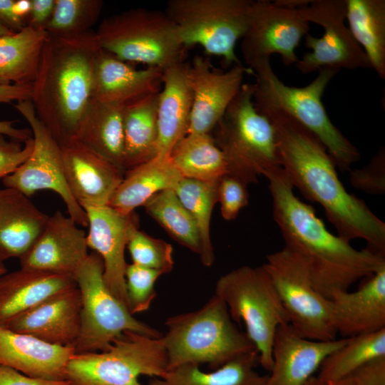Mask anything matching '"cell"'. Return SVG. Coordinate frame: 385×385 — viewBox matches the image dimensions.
<instances>
[{
    "instance_id": "23",
    "label": "cell",
    "mask_w": 385,
    "mask_h": 385,
    "mask_svg": "<svg viewBox=\"0 0 385 385\" xmlns=\"http://www.w3.org/2000/svg\"><path fill=\"white\" fill-rule=\"evenodd\" d=\"M74 354L73 347L51 344L0 326V365L26 376L66 381V367Z\"/></svg>"
},
{
    "instance_id": "19",
    "label": "cell",
    "mask_w": 385,
    "mask_h": 385,
    "mask_svg": "<svg viewBox=\"0 0 385 385\" xmlns=\"http://www.w3.org/2000/svg\"><path fill=\"white\" fill-rule=\"evenodd\" d=\"M68 187L83 207L108 205L125 171L77 139L61 145Z\"/></svg>"
},
{
    "instance_id": "48",
    "label": "cell",
    "mask_w": 385,
    "mask_h": 385,
    "mask_svg": "<svg viewBox=\"0 0 385 385\" xmlns=\"http://www.w3.org/2000/svg\"><path fill=\"white\" fill-rule=\"evenodd\" d=\"M33 83L0 85V103L31 101Z\"/></svg>"
},
{
    "instance_id": "28",
    "label": "cell",
    "mask_w": 385,
    "mask_h": 385,
    "mask_svg": "<svg viewBox=\"0 0 385 385\" xmlns=\"http://www.w3.org/2000/svg\"><path fill=\"white\" fill-rule=\"evenodd\" d=\"M183 178L170 156L153 159L125 170L108 205L127 215L160 192L175 188Z\"/></svg>"
},
{
    "instance_id": "8",
    "label": "cell",
    "mask_w": 385,
    "mask_h": 385,
    "mask_svg": "<svg viewBox=\"0 0 385 385\" xmlns=\"http://www.w3.org/2000/svg\"><path fill=\"white\" fill-rule=\"evenodd\" d=\"M95 34L103 49L129 63L163 70L183 61L186 48L165 11L130 9L104 19Z\"/></svg>"
},
{
    "instance_id": "46",
    "label": "cell",
    "mask_w": 385,
    "mask_h": 385,
    "mask_svg": "<svg viewBox=\"0 0 385 385\" xmlns=\"http://www.w3.org/2000/svg\"><path fill=\"white\" fill-rule=\"evenodd\" d=\"M0 385H69L66 381L48 380L26 376L14 369L0 365Z\"/></svg>"
},
{
    "instance_id": "25",
    "label": "cell",
    "mask_w": 385,
    "mask_h": 385,
    "mask_svg": "<svg viewBox=\"0 0 385 385\" xmlns=\"http://www.w3.org/2000/svg\"><path fill=\"white\" fill-rule=\"evenodd\" d=\"M163 69H137L111 53L101 49L96 61L92 98L101 102L125 103L133 99L158 93Z\"/></svg>"
},
{
    "instance_id": "7",
    "label": "cell",
    "mask_w": 385,
    "mask_h": 385,
    "mask_svg": "<svg viewBox=\"0 0 385 385\" xmlns=\"http://www.w3.org/2000/svg\"><path fill=\"white\" fill-rule=\"evenodd\" d=\"M215 294L225 302L234 322L244 323L259 364L270 372L275 334L289 319L264 267L245 265L225 273L217 280Z\"/></svg>"
},
{
    "instance_id": "33",
    "label": "cell",
    "mask_w": 385,
    "mask_h": 385,
    "mask_svg": "<svg viewBox=\"0 0 385 385\" xmlns=\"http://www.w3.org/2000/svg\"><path fill=\"white\" fill-rule=\"evenodd\" d=\"M349 29L371 68L385 79V1L345 0Z\"/></svg>"
},
{
    "instance_id": "27",
    "label": "cell",
    "mask_w": 385,
    "mask_h": 385,
    "mask_svg": "<svg viewBox=\"0 0 385 385\" xmlns=\"http://www.w3.org/2000/svg\"><path fill=\"white\" fill-rule=\"evenodd\" d=\"M76 285L67 276L21 268L0 276V326L52 295Z\"/></svg>"
},
{
    "instance_id": "36",
    "label": "cell",
    "mask_w": 385,
    "mask_h": 385,
    "mask_svg": "<svg viewBox=\"0 0 385 385\" xmlns=\"http://www.w3.org/2000/svg\"><path fill=\"white\" fill-rule=\"evenodd\" d=\"M217 183L182 178L174 192L192 217L201 242L200 255L202 265L210 267L215 261L210 237V221L214 205L217 203Z\"/></svg>"
},
{
    "instance_id": "37",
    "label": "cell",
    "mask_w": 385,
    "mask_h": 385,
    "mask_svg": "<svg viewBox=\"0 0 385 385\" xmlns=\"http://www.w3.org/2000/svg\"><path fill=\"white\" fill-rule=\"evenodd\" d=\"M143 206L174 240L200 255L201 242L197 226L173 190L158 192Z\"/></svg>"
},
{
    "instance_id": "18",
    "label": "cell",
    "mask_w": 385,
    "mask_h": 385,
    "mask_svg": "<svg viewBox=\"0 0 385 385\" xmlns=\"http://www.w3.org/2000/svg\"><path fill=\"white\" fill-rule=\"evenodd\" d=\"M88 255L85 231L69 215L58 210L48 216L40 237L19 260L21 268L74 279Z\"/></svg>"
},
{
    "instance_id": "47",
    "label": "cell",
    "mask_w": 385,
    "mask_h": 385,
    "mask_svg": "<svg viewBox=\"0 0 385 385\" xmlns=\"http://www.w3.org/2000/svg\"><path fill=\"white\" fill-rule=\"evenodd\" d=\"M31 1L27 26L44 29L53 14L56 0H31Z\"/></svg>"
},
{
    "instance_id": "1",
    "label": "cell",
    "mask_w": 385,
    "mask_h": 385,
    "mask_svg": "<svg viewBox=\"0 0 385 385\" xmlns=\"http://www.w3.org/2000/svg\"><path fill=\"white\" fill-rule=\"evenodd\" d=\"M265 117L274 128L281 167L294 189L322 206L338 235L350 242L363 240L366 248L385 255V223L363 200L346 190L318 138L286 114Z\"/></svg>"
},
{
    "instance_id": "2",
    "label": "cell",
    "mask_w": 385,
    "mask_h": 385,
    "mask_svg": "<svg viewBox=\"0 0 385 385\" xmlns=\"http://www.w3.org/2000/svg\"><path fill=\"white\" fill-rule=\"evenodd\" d=\"M265 178L272 201V216L284 247L305 265L314 288L330 299L385 266V255L357 250L350 241L329 232L314 208L298 198L282 168Z\"/></svg>"
},
{
    "instance_id": "54",
    "label": "cell",
    "mask_w": 385,
    "mask_h": 385,
    "mask_svg": "<svg viewBox=\"0 0 385 385\" xmlns=\"http://www.w3.org/2000/svg\"><path fill=\"white\" fill-rule=\"evenodd\" d=\"M7 272V270L4 264V262L0 261V276Z\"/></svg>"
},
{
    "instance_id": "12",
    "label": "cell",
    "mask_w": 385,
    "mask_h": 385,
    "mask_svg": "<svg viewBox=\"0 0 385 385\" xmlns=\"http://www.w3.org/2000/svg\"><path fill=\"white\" fill-rule=\"evenodd\" d=\"M289 317L302 337L315 341L336 339L331 299L314 287L302 260L284 247L267 256L262 265Z\"/></svg>"
},
{
    "instance_id": "50",
    "label": "cell",
    "mask_w": 385,
    "mask_h": 385,
    "mask_svg": "<svg viewBox=\"0 0 385 385\" xmlns=\"http://www.w3.org/2000/svg\"><path fill=\"white\" fill-rule=\"evenodd\" d=\"M277 5L291 9H300L310 3L309 0H276L273 1Z\"/></svg>"
},
{
    "instance_id": "21",
    "label": "cell",
    "mask_w": 385,
    "mask_h": 385,
    "mask_svg": "<svg viewBox=\"0 0 385 385\" xmlns=\"http://www.w3.org/2000/svg\"><path fill=\"white\" fill-rule=\"evenodd\" d=\"M347 339L311 340L299 335L289 324L279 327L272 346V367L264 385H304Z\"/></svg>"
},
{
    "instance_id": "10",
    "label": "cell",
    "mask_w": 385,
    "mask_h": 385,
    "mask_svg": "<svg viewBox=\"0 0 385 385\" xmlns=\"http://www.w3.org/2000/svg\"><path fill=\"white\" fill-rule=\"evenodd\" d=\"M74 280L81 299V330L73 346L75 354L106 350L125 332L162 337L158 329L135 319L109 290L103 279L102 259L96 252L88 255Z\"/></svg>"
},
{
    "instance_id": "16",
    "label": "cell",
    "mask_w": 385,
    "mask_h": 385,
    "mask_svg": "<svg viewBox=\"0 0 385 385\" xmlns=\"http://www.w3.org/2000/svg\"><path fill=\"white\" fill-rule=\"evenodd\" d=\"M253 73L242 63L228 71L214 68L209 59L197 55L188 63L192 92V107L187 134H209L225 114L244 83L246 74Z\"/></svg>"
},
{
    "instance_id": "34",
    "label": "cell",
    "mask_w": 385,
    "mask_h": 385,
    "mask_svg": "<svg viewBox=\"0 0 385 385\" xmlns=\"http://www.w3.org/2000/svg\"><path fill=\"white\" fill-rule=\"evenodd\" d=\"M170 158L183 178L214 183L228 174L226 159L210 133L187 134Z\"/></svg>"
},
{
    "instance_id": "20",
    "label": "cell",
    "mask_w": 385,
    "mask_h": 385,
    "mask_svg": "<svg viewBox=\"0 0 385 385\" xmlns=\"http://www.w3.org/2000/svg\"><path fill=\"white\" fill-rule=\"evenodd\" d=\"M81 299L77 285L59 292L4 326L47 343L73 347L81 330Z\"/></svg>"
},
{
    "instance_id": "41",
    "label": "cell",
    "mask_w": 385,
    "mask_h": 385,
    "mask_svg": "<svg viewBox=\"0 0 385 385\" xmlns=\"http://www.w3.org/2000/svg\"><path fill=\"white\" fill-rule=\"evenodd\" d=\"M247 185L239 178L227 174L217 183V202L225 220L235 219L248 203Z\"/></svg>"
},
{
    "instance_id": "32",
    "label": "cell",
    "mask_w": 385,
    "mask_h": 385,
    "mask_svg": "<svg viewBox=\"0 0 385 385\" xmlns=\"http://www.w3.org/2000/svg\"><path fill=\"white\" fill-rule=\"evenodd\" d=\"M259 364L257 351L242 355L210 372L200 365L184 364L168 369L160 378H153L149 385H264L267 375L255 370Z\"/></svg>"
},
{
    "instance_id": "35",
    "label": "cell",
    "mask_w": 385,
    "mask_h": 385,
    "mask_svg": "<svg viewBox=\"0 0 385 385\" xmlns=\"http://www.w3.org/2000/svg\"><path fill=\"white\" fill-rule=\"evenodd\" d=\"M385 356V329L348 337L331 353L319 369L317 377L327 384L337 382L365 363Z\"/></svg>"
},
{
    "instance_id": "5",
    "label": "cell",
    "mask_w": 385,
    "mask_h": 385,
    "mask_svg": "<svg viewBox=\"0 0 385 385\" xmlns=\"http://www.w3.org/2000/svg\"><path fill=\"white\" fill-rule=\"evenodd\" d=\"M165 325L167 331L160 339L168 369L184 364H205L214 370L257 351L215 294L197 310L168 317Z\"/></svg>"
},
{
    "instance_id": "39",
    "label": "cell",
    "mask_w": 385,
    "mask_h": 385,
    "mask_svg": "<svg viewBox=\"0 0 385 385\" xmlns=\"http://www.w3.org/2000/svg\"><path fill=\"white\" fill-rule=\"evenodd\" d=\"M127 248L133 264L160 271L163 274L173 268L172 245L149 235L139 230V227L131 230Z\"/></svg>"
},
{
    "instance_id": "51",
    "label": "cell",
    "mask_w": 385,
    "mask_h": 385,
    "mask_svg": "<svg viewBox=\"0 0 385 385\" xmlns=\"http://www.w3.org/2000/svg\"><path fill=\"white\" fill-rule=\"evenodd\" d=\"M304 385H330L321 379L317 376H312Z\"/></svg>"
},
{
    "instance_id": "11",
    "label": "cell",
    "mask_w": 385,
    "mask_h": 385,
    "mask_svg": "<svg viewBox=\"0 0 385 385\" xmlns=\"http://www.w3.org/2000/svg\"><path fill=\"white\" fill-rule=\"evenodd\" d=\"M252 0H170L165 12L177 26L185 47L200 46L224 63L241 64L235 46L248 27Z\"/></svg>"
},
{
    "instance_id": "53",
    "label": "cell",
    "mask_w": 385,
    "mask_h": 385,
    "mask_svg": "<svg viewBox=\"0 0 385 385\" xmlns=\"http://www.w3.org/2000/svg\"><path fill=\"white\" fill-rule=\"evenodd\" d=\"M330 385H351L346 379H344Z\"/></svg>"
},
{
    "instance_id": "24",
    "label": "cell",
    "mask_w": 385,
    "mask_h": 385,
    "mask_svg": "<svg viewBox=\"0 0 385 385\" xmlns=\"http://www.w3.org/2000/svg\"><path fill=\"white\" fill-rule=\"evenodd\" d=\"M162 85L157 106L156 156L166 158L188 132L192 107L188 63L181 61L164 68Z\"/></svg>"
},
{
    "instance_id": "49",
    "label": "cell",
    "mask_w": 385,
    "mask_h": 385,
    "mask_svg": "<svg viewBox=\"0 0 385 385\" xmlns=\"http://www.w3.org/2000/svg\"><path fill=\"white\" fill-rule=\"evenodd\" d=\"M14 120H0V134L7 135L12 140L25 143L32 138L31 129L16 128L14 126Z\"/></svg>"
},
{
    "instance_id": "29",
    "label": "cell",
    "mask_w": 385,
    "mask_h": 385,
    "mask_svg": "<svg viewBox=\"0 0 385 385\" xmlns=\"http://www.w3.org/2000/svg\"><path fill=\"white\" fill-rule=\"evenodd\" d=\"M125 103L91 99L76 138L125 171L123 168Z\"/></svg>"
},
{
    "instance_id": "42",
    "label": "cell",
    "mask_w": 385,
    "mask_h": 385,
    "mask_svg": "<svg viewBox=\"0 0 385 385\" xmlns=\"http://www.w3.org/2000/svg\"><path fill=\"white\" fill-rule=\"evenodd\" d=\"M349 180L353 187L369 194L385 192V150L381 148L369 163L360 169L350 170Z\"/></svg>"
},
{
    "instance_id": "9",
    "label": "cell",
    "mask_w": 385,
    "mask_h": 385,
    "mask_svg": "<svg viewBox=\"0 0 385 385\" xmlns=\"http://www.w3.org/2000/svg\"><path fill=\"white\" fill-rule=\"evenodd\" d=\"M167 369L160 338L125 332L106 350L74 354L65 380L69 385H142L139 376L160 378Z\"/></svg>"
},
{
    "instance_id": "4",
    "label": "cell",
    "mask_w": 385,
    "mask_h": 385,
    "mask_svg": "<svg viewBox=\"0 0 385 385\" xmlns=\"http://www.w3.org/2000/svg\"><path fill=\"white\" fill-rule=\"evenodd\" d=\"M250 69L255 76L253 103L263 116L286 114L315 135L341 171H349L361 158L359 150L333 124L322 101L331 79L339 71H318L316 78L304 87L284 84L274 71L270 59L259 61Z\"/></svg>"
},
{
    "instance_id": "44",
    "label": "cell",
    "mask_w": 385,
    "mask_h": 385,
    "mask_svg": "<svg viewBox=\"0 0 385 385\" xmlns=\"http://www.w3.org/2000/svg\"><path fill=\"white\" fill-rule=\"evenodd\" d=\"M31 0H0V22L13 32L27 25Z\"/></svg>"
},
{
    "instance_id": "17",
    "label": "cell",
    "mask_w": 385,
    "mask_h": 385,
    "mask_svg": "<svg viewBox=\"0 0 385 385\" xmlns=\"http://www.w3.org/2000/svg\"><path fill=\"white\" fill-rule=\"evenodd\" d=\"M88 248L94 250L103 263V279L112 294L128 307L125 250L131 230L139 227L135 211L124 215L106 205H86Z\"/></svg>"
},
{
    "instance_id": "40",
    "label": "cell",
    "mask_w": 385,
    "mask_h": 385,
    "mask_svg": "<svg viewBox=\"0 0 385 385\" xmlns=\"http://www.w3.org/2000/svg\"><path fill=\"white\" fill-rule=\"evenodd\" d=\"M160 271L128 264L125 270V287L128 308L134 315L148 310L156 297L155 284L163 275Z\"/></svg>"
},
{
    "instance_id": "22",
    "label": "cell",
    "mask_w": 385,
    "mask_h": 385,
    "mask_svg": "<svg viewBox=\"0 0 385 385\" xmlns=\"http://www.w3.org/2000/svg\"><path fill=\"white\" fill-rule=\"evenodd\" d=\"M365 279L356 290L330 298L334 324L343 338L385 329V266Z\"/></svg>"
},
{
    "instance_id": "15",
    "label": "cell",
    "mask_w": 385,
    "mask_h": 385,
    "mask_svg": "<svg viewBox=\"0 0 385 385\" xmlns=\"http://www.w3.org/2000/svg\"><path fill=\"white\" fill-rule=\"evenodd\" d=\"M309 23L300 9H291L265 0L252 1L246 33L242 38L241 53L247 67L280 56L283 63L296 64L295 48L308 34Z\"/></svg>"
},
{
    "instance_id": "3",
    "label": "cell",
    "mask_w": 385,
    "mask_h": 385,
    "mask_svg": "<svg viewBox=\"0 0 385 385\" xmlns=\"http://www.w3.org/2000/svg\"><path fill=\"white\" fill-rule=\"evenodd\" d=\"M101 49L93 30L72 37L48 34L31 101L60 146L76 138L92 99L94 66Z\"/></svg>"
},
{
    "instance_id": "45",
    "label": "cell",
    "mask_w": 385,
    "mask_h": 385,
    "mask_svg": "<svg viewBox=\"0 0 385 385\" xmlns=\"http://www.w3.org/2000/svg\"><path fill=\"white\" fill-rule=\"evenodd\" d=\"M344 379L351 385H385V356L365 363Z\"/></svg>"
},
{
    "instance_id": "31",
    "label": "cell",
    "mask_w": 385,
    "mask_h": 385,
    "mask_svg": "<svg viewBox=\"0 0 385 385\" xmlns=\"http://www.w3.org/2000/svg\"><path fill=\"white\" fill-rule=\"evenodd\" d=\"M48 37L45 29L29 26L0 36V85L33 83Z\"/></svg>"
},
{
    "instance_id": "14",
    "label": "cell",
    "mask_w": 385,
    "mask_h": 385,
    "mask_svg": "<svg viewBox=\"0 0 385 385\" xmlns=\"http://www.w3.org/2000/svg\"><path fill=\"white\" fill-rule=\"evenodd\" d=\"M300 12L309 24H317L324 31L320 38L305 36V45L312 51L295 64L301 73L323 68H371L366 55L345 24V0H312Z\"/></svg>"
},
{
    "instance_id": "52",
    "label": "cell",
    "mask_w": 385,
    "mask_h": 385,
    "mask_svg": "<svg viewBox=\"0 0 385 385\" xmlns=\"http://www.w3.org/2000/svg\"><path fill=\"white\" fill-rule=\"evenodd\" d=\"M15 32H13L9 29H8L6 26H5L3 24L0 22V36H6V35H10Z\"/></svg>"
},
{
    "instance_id": "6",
    "label": "cell",
    "mask_w": 385,
    "mask_h": 385,
    "mask_svg": "<svg viewBox=\"0 0 385 385\" xmlns=\"http://www.w3.org/2000/svg\"><path fill=\"white\" fill-rule=\"evenodd\" d=\"M254 83H243L210 133L226 159L228 174L247 185L281 168L276 132L253 103Z\"/></svg>"
},
{
    "instance_id": "43",
    "label": "cell",
    "mask_w": 385,
    "mask_h": 385,
    "mask_svg": "<svg viewBox=\"0 0 385 385\" xmlns=\"http://www.w3.org/2000/svg\"><path fill=\"white\" fill-rule=\"evenodd\" d=\"M33 148V136L24 143L12 139L7 140L0 134V179L14 172L24 163Z\"/></svg>"
},
{
    "instance_id": "30",
    "label": "cell",
    "mask_w": 385,
    "mask_h": 385,
    "mask_svg": "<svg viewBox=\"0 0 385 385\" xmlns=\"http://www.w3.org/2000/svg\"><path fill=\"white\" fill-rule=\"evenodd\" d=\"M158 93L143 96L124 105L125 172L157 155Z\"/></svg>"
},
{
    "instance_id": "26",
    "label": "cell",
    "mask_w": 385,
    "mask_h": 385,
    "mask_svg": "<svg viewBox=\"0 0 385 385\" xmlns=\"http://www.w3.org/2000/svg\"><path fill=\"white\" fill-rule=\"evenodd\" d=\"M48 217L24 194L0 188V261L24 255L41 235Z\"/></svg>"
},
{
    "instance_id": "38",
    "label": "cell",
    "mask_w": 385,
    "mask_h": 385,
    "mask_svg": "<svg viewBox=\"0 0 385 385\" xmlns=\"http://www.w3.org/2000/svg\"><path fill=\"white\" fill-rule=\"evenodd\" d=\"M103 6L101 0H56L44 29L48 34L59 37L81 35L92 30Z\"/></svg>"
},
{
    "instance_id": "13",
    "label": "cell",
    "mask_w": 385,
    "mask_h": 385,
    "mask_svg": "<svg viewBox=\"0 0 385 385\" xmlns=\"http://www.w3.org/2000/svg\"><path fill=\"white\" fill-rule=\"evenodd\" d=\"M14 107L30 125L34 148L24 163L2 179L4 185L29 197L38 190H51L62 198L68 215L78 225L88 227L86 212L68 187L60 145L37 117L31 101L17 102Z\"/></svg>"
}]
</instances>
